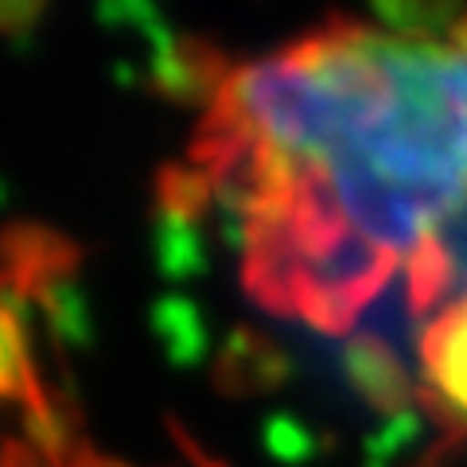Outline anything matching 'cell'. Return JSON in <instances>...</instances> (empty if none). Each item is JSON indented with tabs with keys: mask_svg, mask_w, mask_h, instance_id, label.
Masks as SVG:
<instances>
[{
	"mask_svg": "<svg viewBox=\"0 0 467 467\" xmlns=\"http://www.w3.org/2000/svg\"><path fill=\"white\" fill-rule=\"evenodd\" d=\"M199 164L265 308L347 327L393 281L417 308L444 300L467 230V12L343 20L234 70Z\"/></svg>",
	"mask_w": 467,
	"mask_h": 467,
	"instance_id": "obj_1",
	"label": "cell"
},
{
	"mask_svg": "<svg viewBox=\"0 0 467 467\" xmlns=\"http://www.w3.org/2000/svg\"><path fill=\"white\" fill-rule=\"evenodd\" d=\"M420 370L436 405L467 425V281L444 296L420 339Z\"/></svg>",
	"mask_w": 467,
	"mask_h": 467,
	"instance_id": "obj_2",
	"label": "cell"
}]
</instances>
